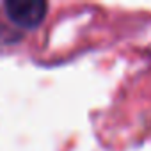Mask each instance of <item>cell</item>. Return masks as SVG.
Masks as SVG:
<instances>
[{
    "label": "cell",
    "mask_w": 151,
    "mask_h": 151,
    "mask_svg": "<svg viewBox=\"0 0 151 151\" xmlns=\"http://www.w3.org/2000/svg\"><path fill=\"white\" fill-rule=\"evenodd\" d=\"M4 9L14 25L23 29H34L45 20L48 4L41 0H11L4 4Z\"/></svg>",
    "instance_id": "cell-1"
}]
</instances>
